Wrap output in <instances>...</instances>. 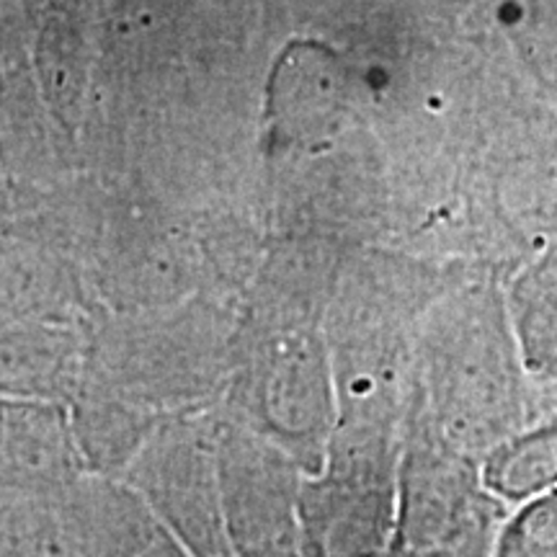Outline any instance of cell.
<instances>
[{"label":"cell","instance_id":"6da1fadb","mask_svg":"<svg viewBox=\"0 0 557 557\" xmlns=\"http://www.w3.org/2000/svg\"><path fill=\"white\" fill-rule=\"evenodd\" d=\"M406 429L336 421L299 493L302 557H385L395 534Z\"/></svg>","mask_w":557,"mask_h":557},{"label":"cell","instance_id":"7a4b0ae2","mask_svg":"<svg viewBox=\"0 0 557 557\" xmlns=\"http://www.w3.org/2000/svg\"><path fill=\"white\" fill-rule=\"evenodd\" d=\"M222 413L284 449L305 475L320 470L338 421L336 377L323 333L271 348L233 372Z\"/></svg>","mask_w":557,"mask_h":557},{"label":"cell","instance_id":"3957f363","mask_svg":"<svg viewBox=\"0 0 557 557\" xmlns=\"http://www.w3.org/2000/svg\"><path fill=\"white\" fill-rule=\"evenodd\" d=\"M218 410L165 418L124 480L194 557H233L222 517Z\"/></svg>","mask_w":557,"mask_h":557},{"label":"cell","instance_id":"277c9868","mask_svg":"<svg viewBox=\"0 0 557 557\" xmlns=\"http://www.w3.org/2000/svg\"><path fill=\"white\" fill-rule=\"evenodd\" d=\"M218 416L222 517L233 557H302L299 493L305 470L220 408Z\"/></svg>","mask_w":557,"mask_h":557},{"label":"cell","instance_id":"5b68a950","mask_svg":"<svg viewBox=\"0 0 557 557\" xmlns=\"http://www.w3.org/2000/svg\"><path fill=\"white\" fill-rule=\"evenodd\" d=\"M83 557H194L124 480L86 475L70 487Z\"/></svg>","mask_w":557,"mask_h":557},{"label":"cell","instance_id":"8992f818","mask_svg":"<svg viewBox=\"0 0 557 557\" xmlns=\"http://www.w3.org/2000/svg\"><path fill=\"white\" fill-rule=\"evenodd\" d=\"M67 410L83 465L88 475L99 478L120 480L152 431L163 423V418L145 413L143 408L88 380H83Z\"/></svg>","mask_w":557,"mask_h":557},{"label":"cell","instance_id":"52a82bcc","mask_svg":"<svg viewBox=\"0 0 557 557\" xmlns=\"http://www.w3.org/2000/svg\"><path fill=\"white\" fill-rule=\"evenodd\" d=\"M506 318L529 380L547 387L557 380V240L513 278Z\"/></svg>","mask_w":557,"mask_h":557},{"label":"cell","instance_id":"ba28073f","mask_svg":"<svg viewBox=\"0 0 557 557\" xmlns=\"http://www.w3.org/2000/svg\"><path fill=\"white\" fill-rule=\"evenodd\" d=\"M483 485L506 508L557 487V413H540L480 459Z\"/></svg>","mask_w":557,"mask_h":557},{"label":"cell","instance_id":"9c48e42d","mask_svg":"<svg viewBox=\"0 0 557 557\" xmlns=\"http://www.w3.org/2000/svg\"><path fill=\"white\" fill-rule=\"evenodd\" d=\"M496 557H557V487L508 508Z\"/></svg>","mask_w":557,"mask_h":557},{"label":"cell","instance_id":"30bf717a","mask_svg":"<svg viewBox=\"0 0 557 557\" xmlns=\"http://www.w3.org/2000/svg\"><path fill=\"white\" fill-rule=\"evenodd\" d=\"M540 413H557V380L540 389Z\"/></svg>","mask_w":557,"mask_h":557},{"label":"cell","instance_id":"8fae6325","mask_svg":"<svg viewBox=\"0 0 557 557\" xmlns=\"http://www.w3.org/2000/svg\"><path fill=\"white\" fill-rule=\"evenodd\" d=\"M498 13H500V21H504V24H508V26L519 24V21H521V9H519V3H513V0H508V3L500 5Z\"/></svg>","mask_w":557,"mask_h":557}]
</instances>
